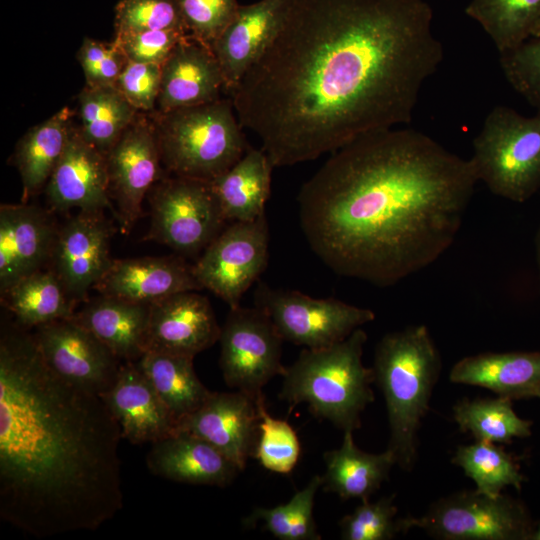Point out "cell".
<instances>
[{"instance_id": "cell-20", "label": "cell", "mask_w": 540, "mask_h": 540, "mask_svg": "<svg viewBox=\"0 0 540 540\" xmlns=\"http://www.w3.org/2000/svg\"><path fill=\"white\" fill-rule=\"evenodd\" d=\"M223 92L224 76L211 48L187 35L161 65L155 112L210 103L221 99Z\"/></svg>"}, {"instance_id": "cell-38", "label": "cell", "mask_w": 540, "mask_h": 540, "mask_svg": "<svg viewBox=\"0 0 540 540\" xmlns=\"http://www.w3.org/2000/svg\"><path fill=\"white\" fill-rule=\"evenodd\" d=\"M394 496L375 502L361 501L352 513L340 522V535L344 540H390L404 533L402 518H396Z\"/></svg>"}, {"instance_id": "cell-16", "label": "cell", "mask_w": 540, "mask_h": 540, "mask_svg": "<svg viewBox=\"0 0 540 540\" xmlns=\"http://www.w3.org/2000/svg\"><path fill=\"white\" fill-rule=\"evenodd\" d=\"M259 420L256 398L238 390L212 392L199 409L178 423L176 432L207 441L243 471L255 452Z\"/></svg>"}, {"instance_id": "cell-24", "label": "cell", "mask_w": 540, "mask_h": 540, "mask_svg": "<svg viewBox=\"0 0 540 540\" xmlns=\"http://www.w3.org/2000/svg\"><path fill=\"white\" fill-rule=\"evenodd\" d=\"M286 0L240 5L236 16L211 45L231 94L275 34Z\"/></svg>"}, {"instance_id": "cell-36", "label": "cell", "mask_w": 540, "mask_h": 540, "mask_svg": "<svg viewBox=\"0 0 540 540\" xmlns=\"http://www.w3.org/2000/svg\"><path fill=\"white\" fill-rule=\"evenodd\" d=\"M321 487L322 477L315 475L287 503L272 508L256 507L243 523L254 528L260 522L263 530L280 540H320L313 508Z\"/></svg>"}, {"instance_id": "cell-6", "label": "cell", "mask_w": 540, "mask_h": 540, "mask_svg": "<svg viewBox=\"0 0 540 540\" xmlns=\"http://www.w3.org/2000/svg\"><path fill=\"white\" fill-rule=\"evenodd\" d=\"M153 113L161 164L171 175L212 181L249 148L231 97Z\"/></svg>"}, {"instance_id": "cell-33", "label": "cell", "mask_w": 540, "mask_h": 540, "mask_svg": "<svg viewBox=\"0 0 540 540\" xmlns=\"http://www.w3.org/2000/svg\"><path fill=\"white\" fill-rule=\"evenodd\" d=\"M465 13L481 25L502 54L532 38L540 19V0H472Z\"/></svg>"}, {"instance_id": "cell-25", "label": "cell", "mask_w": 540, "mask_h": 540, "mask_svg": "<svg viewBox=\"0 0 540 540\" xmlns=\"http://www.w3.org/2000/svg\"><path fill=\"white\" fill-rule=\"evenodd\" d=\"M85 302L72 318L121 361H138L146 350L151 304L104 295Z\"/></svg>"}, {"instance_id": "cell-13", "label": "cell", "mask_w": 540, "mask_h": 540, "mask_svg": "<svg viewBox=\"0 0 540 540\" xmlns=\"http://www.w3.org/2000/svg\"><path fill=\"white\" fill-rule=\"evenodd\" d=\"M140 113L105 155L109 195L123 232L142 215L143 200L162 176L153 120Z\"/></svg>"}, {"instance_id": "cell-46", "label": "cell", "mask_w": 540, "mask_h": 540, "mask_svg": "<svg viewBox=\"0 0 540 540\" xmlns=\"http://www.w3.org/2000/svg\"><path fill=\"white\" fill-rule=\"evenodd\" d=\"M528 540H540V522L534 524Z\"/></svg>"}, {"instance_id": "cell-44", "label": "cell", "mask_w": 540, "mask_h": 540, "mask_svg": "<svg viewBox=\"0 0 540 540\" xmlns=\"http://www.w3.org/2000/svg\"><path fill=\"white\" fill-rule=\"evenodd\" d=\"M139 112H155L161 65L128 61L114 85Z\"/></svg>"}, {"instance_id": "cell-22", "label": "cell", "mask_w": 540, "mask_h": 540, "mask_svg": "<svg viewBox=\"0 0 540 540\" xmlns=\"http://www.w3.org/2000/svg\"><path fill=\"white\" fill-rule=\"evenodd\" d=\"M100 295L152 304L173 294L199 291L192 266L181 256L112 259L94 288Z\"/></svg>"}, {"instance_id": "cell-47", "label": "cell", "mask_w": 540, "mask_h": 540, "mask_svg": "<svg viewBox=\"0 0 540 540\" xmlns=\"http://www.w3.org/2000/svg\"><path fill=\"white\" fill-rule=\"evenodd\" d=\"M539 398L540 399V384L534 387L528 394V398Z\"/></svg>"}, {"instance_id": "cell-27", "label": "cell", "mask_w": 540, "mask_h": 540, "mask_svg": "<svg viewBox=\"0 0 540 540\" xmlns=\"http://www.w3.org/2000/svg\"><path fill=\"white\" fill-rule=\"evenodd\" d=\"M325 472L322 487L325 492L335 493L343 500H368L389 478L396 464L393 453H367L358 448L353 431H345L337 449L324 453Z\"/></svg>"}, {"instance_id": "cell-2", "label": "cell", "mask_w": 540, "mask_h": 540, "mask_svg": "<svg viewBox=\"0 0 540 540\" xmlns=\"http://www.w3.org/2000/svg\"><path fill=\"white\" fill-rule=\"evenodd\" d=\"M478 178L470 159L414 129L364 134L301 187L302 232L334 273L393 286L453 244Z\"/></svg>"}, {"instance_id": "cell-26", "label": "cell", "mask_w": 540, "mask_h": 540, "mask_svg": "<svg viewBox=\"0 0 540 540\" xmlns=\"http://www.w3.org/2000/svg\"><path fill=\"white\" fill-rule=\"evenodd\" d=\"M450 381L479 386L510 400L528 398L540 384V351L485 352L459 360Z\"/></svg>"}, {"instance_id": "cell-21", "label": "cell", "mask_w": 540, "mask_h": 540, "mask_svg": "<svg viewBox=\"0 0 540 540\" xmlns=\"http://www.w3.org/2000/svg\"><path fill=\"white\" fill-rule=\"evenodd\" d=\"M132 444L154 443L177 430V422L136 362H123L112 387L101 394Z\"/></svg>"}, {"instance_id": "cell-42", "label": "cell", "mask_w": 540, "mask_h": 540, "mask_svg": "<svg viewBox=\"0 0 540 540\" xmlns=\"http://www.w3.org/2000/svg\"><path fill=\"white\" fill-rule=\"evenodd\" d=\"M76 58L84 73L86 86H114L128 60L112 42L97 41L85 37Z\"/></svg>"}, {"instance_id": "cell-40", "label": "cell", "mask_w": 540, "mask_h": 540, "mask_svg": "<svg viewBox=\"0 0 540 540\" xmlns=\"http://www.w3.org/2000/svg\"><path fill=\"white\" fill-rule=\"evenodd\" d=\"M188 36L209 46L236 16L237 0H174Z\"/></svg>"}, {"instance_id": "cell-48", "label": "cell", "mask_w": 540, "mask_h": 540, "mask_svg": "<svg viewBox=\"0 0 540 540\" xmlns=\"http://www.w3.org/2000/svg\"><path fill=\"white\" fill-rule=\"evenodd\" d=\"M532 37H540V19H539L537 25L535 26Z\"/></svg>"}, {"instance_id": "cell-15", "label": "cell", "mask_w": 540, "mask_h": 540, "mask_svg": "<svg viewBox=\"0 0 540 540\" xmlns=\"http://www.w3.org/2000/svg\"><path fill=\"white\" fill-rule=\"evenodd\" d=\"M114 230L103 211H79L58 228L50 262L52 270L75 302L85 301L88 291L109 268Z\"/></svg>"}, {"instance_id": "cell-1", "label": "cell", "mask_w": 540, "mask_h": 540, "mask_svg": "<svg viewBox=\"0 0 540 540\" xmlns=\"http://www.w3.org/2000/svg\"><path fill=\"white\" fill-rule=\"evenodd\" d=\"M424 0H286L270 42L230 94L274 167L410 123L443 61Z\"/></svg>"}, {"instance_id": "cell-19", "label": "cell", "mask_w": 540, "mask_h": 540, "mask_svg": "<svg viewBox=\"0 0 540 540\" xmlns=\"http://www.w3.org/2000/svg\"><path fill=\"white\" fill-rule=\"evenodd\" d=\"M58 228L52 214L28 202L0 207V291L43 269Z\"/></svg>"}, {"instance_id": "cell-45", "label": "cell", "mask_w": 540, "mask_h": 540, "mask_svg": "<svg viewBox=\"0 0 540 540\" xmlns=\"http://www.w3.org/2000/svg\"><path fill=\"white\" fill-rule=\"evenodd\" d=\"M535 257H536V264H537V269H538L539 288H540V226L538 227L536 235H535Z\"/></svg>"}, {"instance_id": "cell-9", "label": "cell", "mask_w": 540, "mask_h": 540, "mask_svg": "<svg viewBox=\"0 0 540 540\" xmlns=\"http://www.w3.org/2000/svg\"><path fill=\"white\" fill-rule=\"evenodd\" d=\"M404 533L420 528L443 540H528L534 522L518 500L461 491L433 503L421 517L402 518Z\"/></svg>"}, {"instance_id": "cell-23", "label": "cell", "mask_w": 540, "mask_h": 540, "mask_svg": "<svg viewBox=\"0 0 540 540\" xmlns=\"http://www.w3.org/2000/svg\"><path fill=\"white\" fill-rule=\"evenodd\" d=\"M149 471L170 481L226 487L241 470L207 441L185 431L151 443Z\"/></svg>"}, {"instance_id": "cell-28", "label": "cell", "mask_w": 540, "mask_h": 540, "mask_svg": "<svg viewBox=\"0 0 540 540\" xmlns=\"http://www.w3.org/2000/svg\"><path fill=\"white\" fill-rule=\"evenodd\" d=\"M273 168L262 148L249 147L232 167L210 181L227 221H252L265 213Z\"/></svg>"}, {"instance_id": "cell-18", "label": "cell", "mask_w": 540, "mask_h": 540, "mask_svg": "<svg viewBox=\"0 0 540 540\" xmlns=\"http://www.w3.org/2000/svg\"><path fill=\"white\" fill-rule=\"evenodd\" d=\"M45 192L54 211L79 209L96 212L109 209L114 213L106 157L82 137L77 125L71 131Z\"/></svg>"}, {"instance_id": "cell-4", "label": "cell", "mask_w": 540, "mask_h": 540, "mask_svg": "<svg viewBox=\"0 0 540 540\" xmlns=\"http://www.w3.org/2000/svg\"><path fill=\"white\" fill-rule=\"evenodd\" d=\"M375 382L383 393L390 437L387 449L403 470L413 468L418 430L429 410L441 358L425 325L384 335L374 353Z\"/></svg>"}, {"instance_id": "cell-34", "label": "cell", "mask_w": 540, "mask_h": 540, "mask_svg": "<svg viewBox=\"0 0 540 540\" xmlns=\"http://www.w3.org/2000/svg\"><path fill=\"white\" fill-rule=\"evenodd\" d=\"M453 416L460 430L470 432L477 441L508 444L531 435L532 422L520 418L512 400L501 396L463 399L453 407Z\"/></svg>"}, {"instance_id": "cell-37", "label": "cell", "mask_w": 540, "mask_h": 540, "mask_svg": "<svg viewBox=\"0 0 540 540\" xmlns=\"http://www.w3.org/2000/svg\"><path fill=\"white\" fill-rule=\"evenodd\" d=\"M259 420V437L253 457L266 470L289 474L297 465L301 443L296 431L286 421L274 418L266 408L263 393L256 398Z\"/></svg>"}, {"instance_id": "cell-39", "label": "cell", "mask_w": 540, "mask_h": 540, "mask_svg": "<svg viewBox=\"0 0 540 540\" xmlns=\"http://www.w3.org/2000/svg\"><path fill=\"white\" fill-rule=\"evenodd\" d=\"M114 27L115 36L162 29L185 31L174 0H119Z\"/></svg>"}, {"instance_id": "cell-35", "label": "cell", "mask_w": 540, "mask_h": 540, "mask_svg": "<svg viewBox=\"0 0 540 540\" xmlns=\"http://www.w3.org/2000/svg\"><path fill=\"white\" fill-rule=\"evenodd\" d=\"M452 463L461 467L476 484V491L497 497L507 486L521 490L526 481L515 459L496 443L476 441L459 446Z\"/></svg>"}, {"instance_id": "cell-8", "label": "cell", "mask_w": 540, "mask_h": 540, "mask_svg": "<svg viewBox=\"0 0 540 540\" xmlns=\"http://www.w3.org/2000/svg\"><path fill=\"white\" fill-rule=\"evenodd\" d=\"M147 197L151 220L145 238L180 255L203 252L227 222L210 181L162 175Z\"/></svg>"}, {"instance_id": "cell-14", "label": "cell", "mask_w": 540, "mask_h": 540, "mask_svg": "<svg viewBox=\"0 0 540 540\" xmlns=\"http://www.w3.org/2000/svg\"><path fill=\"white\" fill-rule=\"evenodd\" d=\"M46 364L64 380L101 395L114 384L123 363L72 317L34 328Z\"/></svg>"}, {"instance_id": "cell-31", "label": "cell", "mask_w": 540, "mask_h": 540, "mask_svg": "<svg viewBox=\"0 0 540 540\" xmlns=\"http://www.w3.org/2000/svg\"><path fill=\"white\" fill-rule=\"evenodd\" d=\"M193 359L148 351L136 361L177 425L199 409L212 393L198 378Z\"/></svg>"}, {"instance_id": "cell-10", "label": "cell", "mask_w": 540, "mask_h": 540, "mask_svg": "<svg viewBox=\"0 0 540 540\" xmlns=\"http://www.w3.org/2000/svg\"><path fill=\"white\" fill-rule=\"evenodd\" d=\"M255 306L271 319L284 341L308 349L329 347L372 322L375 313L335 298H313L295 290L258 282Z\"/></svg>"}, {"instance_id": "cell-11", "label": "cell", "mask_w": 540, "mask_h": 540, "mask_svg": "<svg viewBox=\"0 0 540 540\" xmlns=\"http://www.w3.org/2000/svg\"><path fill=\"white\" fill-rule=\"evenodd\" d=\"M283 338L260 308H229L221 327L219 365L227 386L253 398L275 376H282Z\"/></svg>"}, {"instance_id": "cell-12", "label": "cell", "mask_w": 540, "mask_h": 540, "mask_svg": "<svg viewBox=\"0 0 540 540\" xmlns=\"http://www.w3.org/2000/svg\"><path fill=\"white\" fill-rule=\"evenodd\" d=\"M268 250L269 225L264 213L224 228L192 265V271L202 289L234 308L265 270Z\"/></svg>"}, {"instance_id": "cell-30", "label": "cell", "mask_w": 540, "mask_h": 540, "mask_svg": "<svg viewBox=\"0 0 540 540\" xmlns=\"http://www.w3.org/2000/svg\"><path fill=\"white\" fill-rule=\"evenodd\" d=\"M0 292L2 305L17 324L29 330L71 318L76 311V302L52 269L33 272Z\"/></svg>"}, {"instance_id": "cell-5", "label": "cell", "mask_w": 540, "mask_h": 540, "mask_svg": "<svg viewBox=\"0 0 540 540\" xmlns=\"http://www.w3.org/2000/svg\"><path fill=\"white\" fill-rule=\"evenodd\" d=\"M366 341L360 327L329 347L304 348L286 367L279 398L290 410L306 404L312 415L343 432L359 429L362 412L374 401V371L362 362Z\"/></svg>"}, {"instance_id": "cell-29", "label": "cell", "mask_w": 540, "mask_h": 540, "mask_svg": "<svg viewBox=\"0 0 540 540\" xmlns=\"http://www.w3.org/2000/svg\"><path fill=\"white\" fill-rule=\"evenodd\" d=\"M74 115L65 106L31 127L16 144L13 161L21 178L22 202L45 188L68 143Z\"/></svg>"}, {"instance_id": "cell-7", "label": "cell", "mask_w": 540, "mask_h": 540, "mask_svg": "<svg viewBox=\"0 0 540 540\" xmlns=\"http://www.w3.org/2000/svg\"><path fill=\"white\" fill-rule=\"evenodd\" d=\"M478 181L499 197L522 203L540 190V113L528 117L496 105L473 139Z\"/></svg>"}, {"instance_id": "cell-41", "label": "cell", "mask_w": 540, "mask_h": 540, "mask_svg": "<svg viewBox=\"0 0 540 540\" xmlns=\"http://www.w3.org/2000/svg\"><path fill=\"white\" fill-rule=\"evenodd\" d=\"M500 66L511 87L540 113V37L500 54Z\"/></svg>"}, {"instance_id": "cell-17", "label": "cell", "mask_w": 540, "mask_h": 540, "mask_svg": "<svg viewBox=\"0 0 540 540\" xmlns=\"http://www.w3.org/2000/svg\"><path fill=\"white\" fill-rule=\"evenodd\" d=\"M220 331L206 296L179 292L151 304L145 352L194 358L218 342Z\"/></svg>"}, {"instance_id": "cell-43", "label": "cell", "mask_w": 540, "mask_h": 540, "mask_svg": "<svg viewBox=\"0 0 540 540\" xmlns=\"http://www.w3.org/2000/svg\"><path fill=\"white\" fill-rule=\"evenodd\" d=\"M186 36L184 30L162 29L117 35L113 41L128 61L162 65Z\"/></svg>"}, {"instance_id": "cell-32", "label": "cell", "mask_w": 540, "mask_h": 540, "mask_svg": "<svg viewBox=\"0 0 540 540\" xmlns=\"http://www.w3.org/2000/svg\"><path fill=\"white\" fill-rule=\"evenodd\" d=\"M82 137L106 155L139 111L115 86H84L77 97Z\"/></svg>"}, {"instance_id": "cell-3", "label": "cell", "mask_w": 540, "mask_h": 540, "mask_svg": "<svg viewBox=\"0 0 540 540\" xmlns=\"http://www.w3.org/2000/svg\"><path fill=\"white\" fill-rule=\"evenodd\" d=\"M122 439L100 395L57 375L29 329L2 321L3 521L36 538L98 529L123 508Z\"/></svg>"}]
</instances>
